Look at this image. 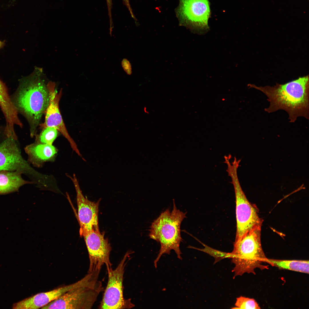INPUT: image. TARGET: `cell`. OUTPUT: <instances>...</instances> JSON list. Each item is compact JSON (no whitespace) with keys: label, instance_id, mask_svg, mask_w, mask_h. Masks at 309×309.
Returning a JSON list of instances; mask_svg holds the SVG:
<instances>
[{"label":"cell","instance_id":"cell-21","mask_svg":"<svg viewBox=\"0 0 309 309\" xmlns=\"http://www.w3.org/2000/svg\"><path fill=\"white\" fill-rule=\"evenodd\" d=\"M124 4L127 8L129 11L132 17L135 19V17L133 13L132 9L131 7L130 3L129 0H122ZM107 6L108 15L110 22L112 21V0H106Z\"/></svg>","mask_w":309,"mask_h":309},{"label":"cell","instance_id":"cell-20","mask_svg":"<svg viewBox=\"0 0 309 309\" xmlns=\"http://www.w3.org/2000/svg\"><path fill=\"white\" fill-rule=\"evenodd\" d=\"M204 247L203 249H199L190 246V248L195 249L198 250L205 252L214 258L215 264L221 260L226 258H231V253H227L214 249L203 244Z\"/></svg>","mask_w":309,"mask_h":309},{"label":"cell","instance_id":"cell-11","mask_svg":"<svg viewBox=\"0 0 309 309\" xmlns=\"http://www.w3.org/2000/svg\"><path fill=\"white\" fill-rule=\"evenodd\" d=\"M178 9L181 21L200 30L208 28L210 8L208 0H179Z\"/></svg>","mask_w":309,"mask_h":309},{"label":"cell","instance_id":"cell-3","mask_svg":"<svg viewBox=\"0 0 309 309\" xmlns=\"http://www.w3.org/2000/svg\"><path fill=\"white\" fill-rule=\"evenodd\" d=\"M186 214V213L177 208L173 200L172 210L167 209L152 223L149 229V236L160 244L159 253L154 261L156 268L162 255L164 254H169L171 250L175 251L179 259H182L180 248L182 241L180 229Z\"/></svg>","mask_w":309,"mask_h":309},{"label":"cell","instance_id":"cell-19","mask_svg":"<svg viewBox=\"0 0 309 309\" xmlns=\"http://www.w3.org/2000/svg\"><path fill=\"white\" fill-rule=\"evenodd\" d=\"M235 307L232 308L244 309H260L259 304L253 298L240 296L236 298Z\"/></svg>","mask_w":309,"mask_h":309},{"label":"cell","instance_id":"cell-1","mask_svg":"<svg viewBox=\"0 0 309 309\" xmlns=\"http://www.w3.org/2000/svg\"><path fill=\"white\" fill-rule=\"evenodd\" d=\"M42 69L37 67L29 76L22 78L12 98L18 112L23 115L30 126L31 136L36 135L37 129L49 104L50 96Z\"/></svg>","mask_w":309,"mask_h":309},{"label":"cell","instance_id":"cell-15","mask_svg":"<svg viewBox=\"0 0 309 309\" xmlns=\"http://www.w3.org/2000/svg\"><path fill=\"white\" fill-rule=\"evenodd\" d=\"M22 174L17 171H0V195L18 191L19 188L26 184H33L32 181L25 180Z\"/></svg>","mask_w":309,"mask_h":309},{"label":"cell","instance_id":"cell-5","mask_svg":"<svg viewBox=\"0 0 309 309\" xmlns=\"http://www.w3.org/2000/svg\"><path fill=\"white\" fill-rule=\"evenodd\" d=\"M100 271L88 273L81 285L68 291L41 309H91L103 289Z\"/></svg>","mask_w":309,"mask_h":309},{"label":"cell","instance_id":"cell-12","mask_svg":"<svg viewBox=\"0 0 309 309\" xmlns=\"http://www.w3.org/2000/svg\"><path fill=\"white\" fill-rule=\"evenodd\" d=\"M47 85L49 102L45 112V122L40 125L43 128L52 127L56 129L67 139L73 150L83 159L76 144L68 133L60 112L59 103L62 94V90L59 93L57 92L54 82H49Z\"/></svg>","mask_w":309,"mask_h":309},{"label":"cell","instance_id":"cell-16","mask_svg":"<svg viewBox=\"0 0 309 309\" xmlns=\"http://www.w3.org/2000/svg\"><path fill=\"white\" fill-rule=\"evenodd\" d=\"M266 262L279 269L309 274L308 260H280L267 258Z\"/></svg>","mask_w":309,"mask_h":309},{"label":"cell","instance_id":"cell-9","mask_svg":"<svg viewBox=\"0 0 309 309\" xmlns=\"http://www.w3.org/2000/svg\"><path fill=\"white\" fill-rule=\"evenodd\" d=\"M84 238L88 251L90 261L88 273L95 270L100 271L105 265L107 271L112 268L110 257L111 249L110 243L100 231L92 230L82 236Z\"/></svg>","mask_w":309,"mask_h":309},{"label":"cell","instance_id":"cell-6","mask_svg":"<svg viewBox=\"0 0 309 309\" xmlns=\"http://www.w3.org/2000/svg\"><path fill=\"white\" fill-rule=\"evenodd\" d=\"M227 165V171L231 179L235 197L236 240L255 227L261 226L263 221L256 206L248 201L241 188L237 174L239 164L233 162Z\"/></svg>","mask_w":309,"mask_h":309},{"label":"cell","instance_id":"cell-17","mask_svg":"<svg viewBox=\"0 0 309 309\" xmlns=\"http://www.w3.org/2000/svg\"><path fill=\"white\" fill-rule=\"evenodd\" d=\"M0 106L4 114L9 116L15 111V107L5 84L0 79Z\"/></svg>","mask_w":309,"mask_h":309},{"label":"cell","instance_id":"cell-14","mask_svg":"<svg viewBox=\"0 0 309 309\" xmlns=\"http://www.w3.org/2000/svg\"><path fill=\"white\" fill-rule=\"evenodd\" d=\"M24 150L28 156V163L38 168L41 167L45 162L54 161L58 152L53 145L36 141L27 145Z\"/></svg>","mask_w":309,"mask_h":309},{"label":"cell","instance_id":"cell-18","mask_svg":"<svg viewBox=\"0 0 309 309\" xmlns=\"http://www.w3.org/2000/svg\"><path fill=\"white\" fill-rule=\"evenodd\" d=\"M58 131L53 127H47L43 128L39 135L36 136L35 141L43 144L52 145L58 136Z\"/></svg>","mask_w":309,"mask_h":309},{"label":"cell","instance_id":"cell-10","mask_svg":"<svg viewBox=\"0 0 309 309\" xmlns=\"http://www.w3.org/2000/svg\"><path fill=\"white\" fill-rule=\"evenodd\" d=\"M72 181L76 193L78 218L80 225V236L92 230L99 231L98 210L99 201L97 202L88 200L83 195L76 175L72 177L66 174Z\"/></svg>","mask_w":309,"mask_h":309},{"label":"cell","instance_id":"cell-13","mask_svg":"<svg viewBox=\"0 0 309 309\" xmlns=\"http://www.w3.org/2000/svg\"><path fill=\"white\" fill-rule=\"evenodd\" d=\"M85 280V276L73 284L61 286L48 292L38 293L14 304L13 308H41L69 290L81 285Z\"/></svg>","mask_w":309,"mask_h":309},{"label":"cell","instance_id":"cell-2","mask_svg":"<svg viewBox=\"0 0 309 309\" xmlns=\"http://www.w3.org/2000/svg\"><path fill=\"white\" fill-rule=\"evenodd\" d=\"M264 93L270 102L264 110L268 113L283 110L289 116L290 122H295L299 117L309 119L308 75L299 78L283 84L276 83L273 86H258L249 84Z\"/></svg>","mask_w":309,"mask_h":309},{"label":"cell","instance_id":"cell-8","mask_svg":"<svg viewBox=\"0 0 309 309\" xmlns=\"http://www.w3.org/2000/svg\"><path fill=\"white\" fill-rule=\"evenodd\" d=\"M130 254L126 252L114 270L107 271L108 283L99 308L129 309L134 306L130 299L124 298L123 292L124 269Z\"/></svg>","mask_w":309,"mask_h":309},{"label":"cell","instance_id":"cell-7","mask_svg":"<svg viewBox=\"0 0 309 309\" xmlns=\"http://www.w3.org/2000/svg\"><path fill=\"white\" fill-rule=\"evenodd\" d=\"M17 138L8 136L4 128L0 130V171H17L36 182L41 177V173L30 165L22 156Z\"/></svg>","mask_w":309,"mask_h":309},{"label":"cell","instance_id":"cell-4","mask_svg":"<svg viewBox=\"0 0 309 309\" xmlns=\"http://www.w3.org/2000/svg\"><path fill=\"white\" fill-rule=\"evenodd\" d=\"M261 226L255 227L241 238L235 240L231 254L235 266L232 270L233 278L245 273L255 274V270L268 269L264 265L267 257L261 242Z\"/></svg>","mask_w":309,"mask_h":309},{"label":"cell","instance_id":"cell-24","mask_svg":"<svg viewBox=\"0 0 309 309\" xmlns=\"http://www.w3.org/2000/svg\"><path fill=\"white\" fill-rule=\"evenodd\" d=\"M144 112L145 113H146V114H148L149 113V112H148L146 108V107H144Z\"/></svg>","mask_w":309,"mask_h":309},{"label":"cell","instance_id":"cell-23","mask_svg":"<svg viewBox=\"0 0 309 309\" xmlns=\"http://www.w3.org/2000/svg\"><path fill=\"white\" fill-rule=\"evenodd\" d=\"M4 41H0V48L2 47L4 45Z\"/></svg>","mask_w":309,"mask_h":309},{"label":"cell","instance_id":"cell-22","mask_svg":"<svg viewBox=\"0 0 309 309\" xmlns=\"http://www.w3.org/2000/svg\"><path fill=\"white\" fill-rule=\"evenodd\" d=\"M122 67L125 72L128 75H130L132 73V68L130 62L126 58L123 59L121 62Z\"/></svg>","mask_w":309,"mask_h":309}]
</instances>
